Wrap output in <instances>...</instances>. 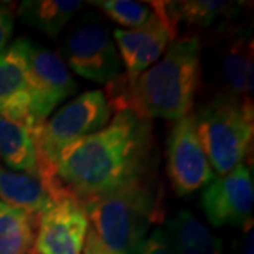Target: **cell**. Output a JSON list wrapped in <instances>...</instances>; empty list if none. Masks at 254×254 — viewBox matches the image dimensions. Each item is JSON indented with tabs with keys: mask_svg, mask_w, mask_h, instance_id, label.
Instances as JSON below:
<instances>
[{
	"mask_svg": "<svg viewBox=\"0 0 254 254\" xmlns=\"http://www.w3.org/2000/svg\"><path fill=\"white\" fill-rule=\"evenodd\" d=\"M153 125L122 110L102 130L68 144L55 163V177L79 205L143 184L151 167Z\"/></svg>",
	"mask_w": 254,
	"mask_h": 254,
	"instance_id": "6da1fadb",
	"label": "cell"
},
{
	"mask_svg": "<svg viewBox=\"0 0 254 254\" xmlns=\"http://www.w3.org/2000/svg\"><path fill=\"white\" fill-rule=\"evenodd\" d=\"M200 81V43L177 38L164 58L128 82L118 76L108 83L110 110H128L141 119L178 120L190 115Z\"/></svg>",
	"mask_w": 254,
	"mask_h": 254,
	"instance_id": "7a4b0ae2",
	"label": "cell"
},
{
	"mask_svg": "<svg viewBox=\"0 0 254 254\" xmlns=\"http://www.w3.org/2000/svg\"><path fill=\"white\" fill-rule=\"evenodd\" d=\"M92 230L113 254H141L160 209L144 182L82 202Z\"/></svg>",
	"mask_w": 254,
	"mask_h": 254,
	"instance_id": "3957f363",
	"label": "cell"
},
{
	"mask_svg": "<svg viewBox=\"0 0 254 254\" xmlns=\"http://www.w3.org/2000/svg\"><path fill=\"white\" fill-rule=\"evenodd\" d=\"M193 118L202 150L219 177L243 164L253 143V103L220 95L202 106Z\"/></svg>",
	"mask_w": 254,
	"mask_h": 254,
	"instance_id": "277c9868",
	"label": "cell"
},
{
	"mask_svg": "<svg viewBox=\"0 0 254 254\" xmlns=\"http://www.w3.org/2000/svg\"><path fill=\"white\" fill-rule=\"evenodd\" d=\"M110 115L106 95L89 91L69 100L40 128L34 136L38 178L48 195L58 185L54 167L61 151L78 138L102 130L109 123Z\"/></svg>",
	"mask_w": 254,
	"mask_h": 254,
	"instance_id": "5b68a950",
	"label": "cell"
},
{
	"mask_svg": "<svg viewBox=\"0 0 254 254\" xmlns=\"http://www.w3.org/2000/svg\"><path fill=\"white\" fill-rule=\"evenodd\" d=\"M61 54L73 72L96 83L120 76L122 64L108 27L96 14H86L68 30Z\"/></svg>",
	"mask_w": 254,
	"mask_h": 254,
	"instance_id": "8992f818",
	"label": "cell"
},
{
	"mask_svg": "<svg viewBox=\"0 0 254 254\" xmlns=\"http://www.w3.org/2000/svg\"><path fill=\"white\" fill-rule=\"evenodd\" d=\"M28 85L34 137L51 112L78 91V83L60 55L31 43L28 51Z\"/></svg>",
	"mask_w": 254,
	"mask_h": 254,
	"instance_id": "52a82bcc",
	"label": "cell"
},
{
	"mask_svg": "<svg viewBox=\"0 0 254 254\" xmlns=\"http://www.w3.org/2000/svg\"><path fill=\"white\" fill-rule=\"evenodd\" d=\"M168 177L180 196H188L206 188L215 180L208 158L202 150L193 115L178 119L168 136Z\"/></svg>",
	"mask_w": 254,
	"mask_h": 254,
	"instance_id": "ba28073f",
	"label": "cell"
},
{
	"mask_svg": "<svg viewBox=\"0 0 254 254\" xmlns=\"http://www.w3.org/2000/svg\"><path fill=\"white\" fill-rule=\"evenodd\" d=\"M253 205V174L245 164L215 178L202 193L203 212L215 227L245 226L252 219Z\"/></svg>",
	"mask_w": 254,
	"mask_h": 254,
	"instance_id": "9c48e42d",
	"label": "cell"
},
{
	"mask_svg": "<svg viewBox=\"0 0 254 254\" xmlns=\"http://www.w3.org/2000/svg\"><path fill=\"white\" fill-rule=\"evenodd\" d=\"M89 220L73 199L51 200L38 219L37 254H82Z\"/></svg>",
	"mask_w": 254,
	"mask_h": 254,
	"instance_id": "30bf717a",
	"label": "cell"
},
{
	"mask_svg": "<svg viewBox=\"0 0 254 254\" xmlns=\"http://www.w3.org/2000/svg\"><path fill=\"white\" fill-rule=\"evenodd\" d=\"M30 46V40L18 38L0 53V116L24 126L33 134L28 85Z\"/></svg>",
	"mask_w": 254,
	"mask_h": 254,
	"instance_id": "8fae6325",
	"label": "cell"
},
{
	"mask_svg": "<svg viewBox=\"0 0 254 254\" xmlns=\"http://www.w3.org/2000/svg\"><path fill=\"white\" fill-rule=\"evenodd\" d=\"M226 96L253 103V38L250 33L239 36L227 47L220 64Z\"/></svg>",
	"mask_w": 254,
	"mask_h": 254,
	"instance_id": "7c38bea8",
	"label": "cell"
},
{
	"mask_svg": "<svg viewBox=\"0 0 254 254\" xmlns=\"http://www.w3.org/2000/svg\"><path fill=\"white\" fill-rule=\"evenodd\" d=\"M0 199L11 208L40 218L50 205V196L36 175L16 173L0 164Z\"/></svg>",
	"mask_w": 254,
	"mask_h": 254,
	"instance_id": "4fadbf2b",
	"label": "cell"
},
{
	"mask_svg": "<svg viewBox=\"0 0 254 254\" xmlns=\"http://www.w3.org/2000/svg\"><path fill=\"white\" fill-rule=\"evenodd\" d=\"M163 14L174 26L184 21L198 27H212L236 14L242 3L225 0H188V1H157Z\"/></svg>",
	"mask_w": 254,
	"mask_h": 254,
	"instance_id": "5bb4252c",
	"label": "cell"
},
{
	"mask_svg": "<svg viewBox=\"0 0 254 254\" xmlns=\"http://www.w3.org/2000/svg\"><path fill=\"white\" fill-rule=\"evenodd\" d=\"M0 160L16 173L38 177L34 137L16 122L0 116Z\"/></svg>",
	"mask_w": 254,
	"mask_h": 254,
	"instance_id": "9a60e30c",
	"label": "cell"
},
{
	"mask_svg": "<svg viewBox=\"0 0 254 254\" xmlns=\"http://www.w3.org/2000/svg\"><path fill=\"white\" fill-rule=\"evenodd\" d=\"M175 254H222V242L192 213L182 210L168 225Z\"/></svg>",
	"mask_w": 254,
	"mask_h": 254,
	"instance_id": "2e32d148",
	"label": "cell"
},
{
	"mask_svg": "<svg viewBox=\"0 0 254 254\" xmlns=\"http://www.w3.org/2000/svg\"><path fill=\"white\" fill-rule=\"evenodd\" d=\"M81 7L78 0H27L20 4L18 16L43 34L57 38Z\"/></svg>",
	"mask_w": 254,
	"mask_h": 254,
	"instance_id": "e0dca14e",
	"label": "cell"
},
{
	"mask_svg": "<svg viewBox=\"0 0 254 254\" xmlns=\"http://www.w3.org/2000/svg\"><path fill=\"white\" fill-rule=\"evenodd\" d=\"M38 219L0 200V254L30 253L34 247V226Z\"/></svg>",
	"mask_w": 254,
	"mask_h": 254,
	"instance_id": "ac0fdd59",
	"label": "cell"
},
{
	"mask_svg": "<svg viewBox=\"0 0 254 254\" xmlns=\"http://www.w3.org/2000/svg\"><path fill=\"white\" fill-rule=\"evenodd\" d=\"M92 4L98 6L108 17L115 20L120 26L131 30L143 27L154 17V10L150 3L145 4L130 0H103L92 1Z\"/></svg>",
	"mask_w": 254,
	"mask_h": 254,
	"instance_id": "d6986e66",
	"label": "cell"
},
{
	"mask_svg": "<svg viewBox=\"0 0 254 254\" xmlns=\"http://www.w3.org/2000/svg\"><path fill=\"white\" fill-rule=\"evenodd\" d=\"M141 254H175V250L168 233L157 229L150 236L145 237Z\"/></svg>",
	"mask_w": 254,
	"mask_h": 254,
	"instance_id": "ffe728a7",
	"label": "cell"
},
{
	"mask_svg": "<svg viewBox=\"0 0 254 254\" xmlns=\"http://www.w3.org/2000/svg\"><path fill=\"white\" fill-rule=\"evenodd\" d=\"M13 16L7 7L0 4V53L7 47L11 33H13Z\"/></svg>",
	"mask_w": 254,
	"mask_h": 254,
	"instance_id": "44dd1931",
	"label": "cell"
},
{
	"mask_svg": "<svg viewBox=\"0 0 254 254\" xmlns=\"http://www.w3.org/2000/svg\"><path fill=\"white\" fill-rule=\"evenodd\" d=\"M245 237L242 245V254H253V222L252 219L245 225Z\"/></svg>",
	"mask_w": 254,
	"mask_h": 254,
	"instance_id": "7402d4cb",
	"label": "cell"
}]
</instances>
